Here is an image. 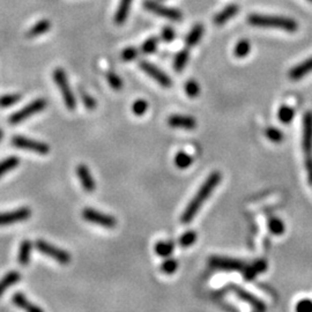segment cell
<instances>
[{
  "mask_svg": "<svg viewBox=\"0 0 312 312\" xmlns=\"http://www.w3.org/2000/svg\"><path fill=\"white\" fill-rule=\"evenodd\" d=\"M221 180L222 176L219 171L212 172L210 176H208V178L203 182V184L201 185L200 189L198 190L197 194L194 195L192 200H191L189 202V205L186 206L184 213L182 214L181 218L182 223L189 224L192 222V220L194 219V216L198 214V212L203 205V202L207 200V198L212 194V192L215 190V187L219 185L220 182H221Z\"/></svg>",
  "mask_w": 312,
  "mask_h": 312,
  "instance_id": "cell-1",
  "label": "cell"
},
{
  "mask_svg": "<svg viewBox=\"0 0 312 312\" xmlns=\"http://www.w3.org/2000/svg\"><path fill=\"white\" fill-rule=\"evenodd\" d=\"M248 22L253 27L280 29V30L288 32H295L298 29V23L296 21L289 18H284V16L251 14L249 15Z\"/></svg>",
  "mask_w": 312,
  "mask_h": 312,
  "instance_id": "cell-2",
  "label": "cell"
},
{
  "mask_svg": "<svg viewBox=\"0 0 312 312\" xmlns=\"http://www.w3.org/2000/svg\"><path fill=\"white\" fill-rule=\"evenodd\" d=\"M302 148L304 152V163L307 172V180L312 185V112H305L303 117Z\"/></svg>",
  "mask_w": 312,
  "mask_h": 312,
  "instance_id": "cell-3",
  "label": "cell"
},
{
  "mask_svg": "<svg viewBox=\"0 0 312 312\" xmlns=\"http://www.w3.org/2000/svg\"><path fill=\"white\" fill-rule=\"evenodd\" d=\"M53 80H55L56 85L59 88L62 99H64L65 106L70 111H74L77 107V99L74 96L72 89H71V86L67 80V77H66L65 71L62 68H57L53 72Z\"/></svg>",
  "mask_w": 312,
  "mask_h": 312,
  "instance_id": "cell-4",
  "label": "cell"
},
{
  "mask_svg": "<svg viewBox=\"0 0 312 312\" xmlns=\"http://www.w3.org/2000/svg\"><path fill=\"white\" fill-rule=\"evenodd\" d=\"M45 107H47V101H45L44 98H37L31 103H29L27 107L23 108V109L14 112V114L10 117V123L19 124L21 122H23V120H26L27 118L30 117V116L43 111L45 109Z\"/></svg>",
  "mask_w": 312,
  "mask_h": 312,
  "instance_id": "cell-5",
  "label": "cell"
},
{
  "mask_svg": "<svg viewBox=\"0 0 312 312\" xmlns=\"http://www.w3.org/2000/svg\"><path fill=\"white\" fill-rule=\"evenodd\" d=\"M144 7L145 10L152 12V13L161 16V18H165L171 21H181L183 19L181 11L176 10V8H170L161 5L160 3L155 2V0H145Z\"/></svg>",
  "mask_w": 312,
  "mask_h": 312,
  "instance_id": "cell-6",
  "label": "cell"
},
{
  "mask_svg": "<svg viewBox=\"0 0 312 312\" xmlns=\"http://www.w3.org/2000/svg\"><path fill=\"white\" fill-rule=\"evenodd\" d=\"M35 247L40 252L44 253V255H47L50 258H52V259H55L59 264L65 265V264H68L71 261V256L67 251L58 249L57 247H55V245L45 242V240H42V239L36 240Z\"/></svg>",
  "mask_w": 312,
  "mask_h": 312,
  "instance_id": "cell-7",
  "label": "cell"
},
{
  "mask_svg": "<svg viewBox=\"0 0 312 312\" xmlns=\"http://www.w3.org/2000/svg\"><path fill=\"white\" fill-rule=\"evenodd\" d=\"M82 216L86 221L97 224V226H102L104 228H114L117 224V221L114 216L101 213L93 208H85L82 212Z\"/></svg>",
  "mask_w": 312,
  "mask_h": 312,
  "instance_id": "cell-8",
  "label": "cell"
},
{
  "mask_svg": "<svg viewBox=\"0 0 312 312\" xmlns=\"http://www.w3.org/2000/svg\"><path fill=\"white\" fill-rule=\"evenodd\" d=\"M12 144H13V146L16 148L35 152L42 154V155H45V154H48L50 152V147L48 144L41 143V141L37 140L28 139L26 136H20V135L14 136V138L12 139Z\"/></svg>",
  "mask_w": 312,
  "mask_h": 312,
  "instance_id": "cell-9",
  "label": "cell"
},
{
  "mask_svg": "<svg viewBox=\"0 0 312 312\" xmlns=\"http://www.w3.org/2000/svg\"><path fill=\"white\" fill-rule=\"evenodd\" d=\"M139 66L146 74H148V76L153 78L156 82H159L162 87H165V88L171 87L172 85L171 79L166 76L163 71H161L159 67H156L155 65H153L152 62L141 60L139 62Z\"/></svg>",
  "mask_w": 312,
  "mask_h": 312,
  "instance_id": "cell-10",
  "label": "cell"
},
{
  "mask_svg": "<svg viewBox=\"0 0 312 312\" xmlns=\"http://www.w3.org/2000/svg\"><path fill=\"white\" fill-rule=\"evenodd\" d=\"M210 265L212 267L222 269V270H239L243 272L247 264L243 260L234 259V258H223V257H212L210 259Z\"/></svg>",
  "mask_w": 312,
  "mask_h": 312,
  "instance_id": "cell-11",
  "label": "cell"
},
{
  "mask_svg": "<svg viewBox=\"0 0 312 312\" xmlns=\"http://www.w3.org/2000/svg\"><path fill=\"white\" fill-rule=\"evenodd\" d=\"M30 216L31 211L28 207L19 208V210L8 212V213H0V226H8V224L26 221Z\"/></svg>",
  "mask_w": 312,
  "mask_h": 312,
  "instance_id": "cell-12",
  "label": "cell"
},
{
  "mask_svg": "<svg viewBox=\"0 0 312 312\" xmlns=\"http://www.w3.org/2000/svg\"><path fill=\"white\" fill-rule=\"evenodd\" d=\"M232 290L235 291V294L238 296L240 299H242L243 302L247 303V304H249L251 307H253V309L257 310V311H264L266 310V305L265 303L261 301L260 298L256 297L255 295H252L250 291L245 290L244 288H242V287H238V286H232Z\"/></svg>",
  "mask_w": 312,
  "mask_h": 312,
  "instance_id": "cell-13",
  "label": "cell"
},
{
  "mask_svg": "<svg viewBox=\"0 0 312 312\" xmlns=\"http://www.w3.org/2000/svg\"><path fill=\"white\" fill-rule=\"evenodd\" d=\"M168 124L171 127L183 128V130H194L197 127V120L190 116L171 115L168 118Z\"/></svg>",
  "mask_w": 312,
  "mask_h": 312,
  "instance_id": "cell-14",
  "label": "cell"
},
{
  "mask_svg": "<svg viewBox=\"0 0 312 312\" xmlns=\"http://www.w3.org/2000/svg\"><path fill=\"white\" fill-rule=\"evenodd\" d=\"M267 269V261L259 259L253 261L251 265H247L243 269V278L245 281H252L260 273H264Z\"/></svg>",
  "mask_w": 312,
  "mask_h": 312,
  "instance_id": "cell-15",
  "label": "cell"
},
{
  "mask_svg": "<svg viewBox=\"0 0 312 312\" xmlns=\"http://www.w3.org/2000/svg\"><path fill=\"white\" fill-rule=\"evenodd\" d=\"M77 175H78L79 180H80V183H81V185L83 187V190H85L86 192H89V193L93 192V191L95 190V187H96V185H95V181H94L93 176H91L89 169L87 168L85 164L78 165Z\"/></svg>",
  "mask_w": 312,
  "mask_h": 312,
  "instance_id": "cell-16",
  "label": "cell"
},
{
  "mask_svg": "<svg viewBox=\"0 0 312 312\" xmlns=\"http://www.w3.org/2000/svg\"><path fill=\"white\" fill-rule=\"evenodd\" d=\"M312 72V57L307 58L306 60L302 61L290 70L289 78L291 80H299V79L304 78L307 74Z\"/></svg>",
  "mask_w": 312,
  "mask_h": 312,
  "instance_id": "cell-17",
  "label": "cell"
},
{
  "mask_svg": "<svg viewBox=\"0 0 312 312\" xmlns=\"http://www.w3.org/2000/svg\"><path fill=\"white\" fill-rule=\"evenodd\" d=\"M237 12H238V6L235 5V4L228 5L214 16L213 19L214 23L216 26H222V24H224L226 22H228L229 20L234 18V16L237 14Z\"/></svg>",
  "mask_w": 312,
  "mask_h": 312,
  "instance_id": "cell-18",
  "label": "cell"
},
{
  "mask_svg": "<svg viewBox=\"0 0 312 312\" xmlns=\"http://www.w3.org/2000/svg\"><path fill=\"white\" fill-rule=\"evenodd\" d=\"M133 0H120L117 11L115 13V23L117 26H122V24L127 20L128 14H130L131 6Z\"/></svg>",
  "mask_w": 312,
  "mask_h": 312,
  "instance_id": "cell-19",
  "label": "cell"
},
{
  "mask_svg": "<svg viewBox=\"0 0 312 312\" xmlns=\"http://www.w3.org/2000/svg\"><path fill=\"white\" fill-rule=\"evenodd\" d=\"M50 28H51V22H50L49 20L47 19L41 20L29 29L27 32V37H29V39H34V37L41 36L42 34H45V32L49 31Z\"/></svg>",
  "mask_w": 312,
  "mask_h": 312,
  "instance_id": "cell-20",
  "label": "cell"
},
{
  "mask_svg": "<svg viewBox=\"0 0 312 312\" xmlns=\"http://www.w3.org/2000/svg\"><path fill=\"white\" fill-rule=\"evenodd\" d=\"M12 299H13L14 304L18 305L19 307H21V309L30 311V312H42L41 307L36 306L35 304H32V303L29 302L22 293H16Z\"/></svg>",
  "mask_w": 312,
  "mask_h": 312,
  "instance_id": "cell-21",
  "label": "cell"
},
{
  "mask_svg": "<svg viewBox=\"0 0 312 312\" xmlns=\"http://www.w3.org/2000/svg\"><path fill=\"white\" fill-rule=\"evenodd\" d=\"M20 279H21V275L19 272L12 270V272L7 273L6 275L0 280V297H2V295L5 293L8 288H11V287L15 285L16 282H19Z\"/></svg>",
  "mask_w": 312,
  "mask_h": 312,
  "instance_id": "cell-22",
  "label": "cell"
},
{
  "mask_svg": "<svg viewBox=\"0 0 312 312\" xmlns=\"http://www.w3.org/2000/svg\"><path fill=\"white\" fill-rule=\"evenodd\" d=\"M203 35V24L197 23L195 26L191 29V31L189 32V35L186 36V45L187 47H195L199 43V41L201 40V37Z\"/></svg>",
  "mask_w": 312,
  "mask_h": 312,
  "instance_id": "cell-23",
  "label": "cell"
},
{
  "mask_svg": "<svg viewBox=\"0 0 312 312\" xmlns=\"http://www.w3.org/2000/svg\"><path fill=\"white\" fill-rule=\"evenodd\" d=\"M30 252H31L30 240H28V239L23 240V242L21 243L20 250H19L18 261L20 265L27 266L29 264V260H30Z\"/></svg>",
  "mask_w": 312,
  "mask_h": 312,
  "instance_id": "cell-24",
  "label": "cell"
},
{
  "mask_svg": "<svg viewBox=\"0 0 312 312\" xmlns=\"http://www.w3.org/2000/svg\"><path fill=\"white\" fill-rule=\"evenodd\" d=\"M278 117L282 124H290L295 118V109L284 104L278 111Z\"/></svg>",
  "mask_w": 312,
  "mask_h": 312,
  "instance_id": "cell-25",
  "label": "cell"
},
{
  "mask_svg": "<svg viewBox=\"0 0 312 312\" xmlns=\"http://www.w3.org/2000/svg\"><path fill=\"white\" fill-rule=\"evenodd\" d=\"M189 50L186 49L181 50V51L177 53L174 59V68L176 70V72H182V71L185 68L187 61H189Z\"/></svg>",
  "mask_w": 312,
  "mask_h": 312,
  "instance_id": "cell-26",
  "label": "cell"
},
{
  "mask_svg": "<svg viewBox=\"0 0 312 312\" xmlns=\"http://www.w3.org/2000/svg\"><path fill=\"white\" fill-rule=\"evenodd\" d=\"M20 160L19 157L16 156H10L7 157V159L3 160L0 162V177L4 176V175L7 174L8 171H11V170L15 169L16 166L19 165Z\"/></svg>",
  "mask_w": 312,
  "mask_h": 312,
  "instance_id": "cell-27",
  "label": "cell"
},
{
  "mask_svg": "<svg viewBox=\"0 0 312 312\" xmlns=\"http://www.w3.org/2000/svg\"><path fill=\"white\" fill-rule=\"evenodd\" d=\"M267 226H268V230L270 234L275 235V236L282 235L286 230L285 223L282 222L279 218H270L267 222Z\"/></svg>",
  "mask_w": 312,
  "mask_h": 312,
  "instance_id": "cell-28",
  "label": "cell"
},
{
  "mask_svg": "<svg viewBox=\"0 0 312 312\" xmlns=\"http://www.w3.org/2000/svg\"><path fill=\"white\" fill-rule=\"evenodd\" d=\"M193 163V157L185 152H178L175 156V164L180 169H186Z\"/></svg>",
  "mask_w": 312,
  "mask_h": 312,
  "instance_id": "cell-29",
  "label": "cell"
},
{
  "mask_svg": "<svg viewBox=\"0 0 312 312\" xmlns=\"http://www.w3.org/2000/svg\"><path fill=\"white\" fill-rule=\"evenodd\" d=\"M250 50H251L250 42L248 40H240L237 42V44L235 45L234 55L237 58H244L249 55Z\"/></svg>",
  "mask_w": 312,
  "mask_h": 312,
  "instance_id": "cell-30",
  "label": "cell"
},
{
  "mask_svg": "<svg viewBox=\"0 0 312 312\" xmlns=\"http://www.w3.org/2000/svg\"><path fill=\"white\" fill-rule=\"evenodd\" d=\"M175 244L172 242H159L155 245V252L161 257H169L172 255Z\"/></svg>",
  "mask_w": 312,
  "mask_h": 312,
  "instance_id": "cell-31",
  "label": "cell"
},
{
  "mask_svg": "<svg viewBox=\"0 0 312 312\" xmlns=\"http://www.w3.org/2000/svg\"><path fill=\"white\" fill-rule=\"evenodd\" d=\"M265 134L267 136V139L272 141V143L275 144H280L282 143V140H284V133L281 132V130H279L276 127H268L266 128Z\"/></svg>",
  "mask_w": 312,
  "mask_h": 312,
  "instance_id": "cell-32",
  "label": "cell"
},
{
  "mask_svg": "<svg viewBox=\"0 0 312 312\" xmlns=\"http://www.w3.org/2000/svg\"><path fill=\"white\" fill-rule=\"evenodd\" d=\"M195 240H197V232L193 230H189L186 231L185 234H183L180 238V244L182 245L183 248H187L191 247V245L195 243Z\"/></svg>",
  "mask_w": 312,
  "mask_h": 312,
  "instance_id": "cell-33",
  "label": "cell"
},
{
  "mask_svg": "<svg viewBox=\"0 0 312 312\" xmlns=\"http://www.w3.org/2000/svg\"><path fill=\"white\" fill-rule=\"evenodd\" d=\"M157 44H159V39H157V37H151V39H148L143 44L141 51L146 53V55H151V53L156 51Z\"/></svg>",
  "mask_w": 312,
  "mask_h": 312,
  "instance_id": "cell-34",
  "label": "cell"
},
{
  "mask_svg": "<svg viewBox=\"0 0 312 312\" xmlns=\"http://www.w3.org/2000/svg\"><path fill=\"white\" fill-rule=\"evenodd\" d=\"M185 93L189 97H197L200 94V87L195 80H189L185 83Z\"/></svg>",
  "mask_w": 312,
  "mask_h": 312,
  "instance_id": "cell-35",
  "label": "cell"
},
{
  "mask_svg": "<svg viewBox=\"0 0 312 312\" xmlns=\"http://www.w3.org/2000/svg\"><path fill=\"white\" fill-rule=\"evenodd\" d=\"M21 99L20 94H10V95H4V96L0 97V107L6 108L11 107L13 104L18 103Z\"/></svg>",
  "mask_w": 312,
  "mask_h": 312,
  "instance_id": "cell-36",
  "label": "cell"
},
{
  "mask_svg": "<svg viewBox=\"0 0 312 312\" xmlns=\"http://www.w3.org/2000/svg\"><path fill=\"white\" fill-rule=\"evenodd\" d=\"M178 268V261L176 259H166L163 261V264L161 265V270L165 274H172L177 270Z\"/></svg>",
  "mask_w": 312,
  "mask_h": 312,
  "instance_id": "cell-37",
  "label": "cell"
},
{
  "mask_svg": "<svg viewBox=\"0 0 312 312\" xmlns=\"http://www.w3.org/2000/svg\"><path fill=\"white\" fill-rule=\"evenodd\" d=\"M107 79L109 85L111 86V88H114L115 90H120L123 88V80L116 73L109 72L107 74Z\"/></svg>",
  "mask_w": 312,
  "mask_h": 312,
  "instance_id": "cell-38",
  "label": "cell"
},
{
  "mask_svg": "<svg viewBox=\"0 0 312 312\" xmlns=\"http://www.w3.org/2000/svg\"><path fill=\"white\" fill-rule=\"evenodd\" d=\"M148 109V103L145 99H138L133 103L132 111L135 116H144Z\"/></svg>",
  "mask_w": 312,
  "mask_h": 312,
  "instance_id": "cell-39",
  "label": "cell"
},
{
  "mask_svg": "<svg viewBox=\"0 0 312 312\" xmlns=\"http://www.w3.org/2000/svg\"><path fill=\"white\" fill-rule=\"evenodd\" d=\"M80 95H81V99L83 104H85V107L88 110H94L95 108H96V101L90 96L89 94H87L85 90H80Z\"/></svg>",
  "mask_w": 312,
  "mask_h": 312,
  "instance_id": "cell-40",
  "label": "cell"
},
{
  "mask_svg": "<svg viewBox=\"0 0 312 312\" xmlns=\"http://www.w3.org/2000/svg\"><path fill=\"white\" fill-rule=\"evenodd\" d=\"M138 57V50L133 47H128L123 50L122 52V59L125 61H131Z\"/></svg>",
  "mask_w": 312,
  "mask_h": 312,
  "instance_id": "cell-41",
  "label": "cell"
},
{
  "mask_svg": "<svg viewBox=\"0 0 312 312\" xmlns=\"http://www.w3.org/2000/svg\"><path fill=\"white\" fill-rule=\"evenodd\" d=\"M297 312H311L312 311V301L311 299H301L296 305Z\"/></svg>",
  "mask_w": 312,
  "mask_h": 312,
  "instance_id": "cell-42",
  "label": "cell"
},
{
  "mask_svg": "<svg viewBox=\"0 0 312 312\" xmlns=\"http://www.w3.org/2000/svg\"><path fill=\"white\" fill-rule=\"evenodd\" d=\"M162 39L165 42H172L176 37V32H175L174 29L171 27H165L162 29Z\"/></svg>",
  "mask_w": 312,
  "mask_h": 312,
  "instance_id": "cell-43",
  "label": "cell"
},
{
  "mask_svg": "<svg viewBox=\"0 0 312 312\" xmlns=\"http://www.w3.org/2000/svg\"><path fill=\"white\" fill-rule=\"evenodd\" d=\"M3 135H4V134H3V131H2V130H0V140H2V139H3Z\"/></svg>",
  "mask_w": 312,
  "mask_h": 312,
  "instance_id": "cell-44",
  "label": "cell"
},
{
  "mask_svg": "<svg viewBox=\"0 0 312 312\" xmlns=\"http://www.w3.org/2000/svg\"><path fill=\"white\" fill-rule=\"evenodd\" d=\"M307 2H310V3H312V0H307Z\"/></svg>",
  "mask_w": 312,
  "mask_h": 312,
  "instance_id": "cell-45",
  "label": "cell"
}]
</instances>
